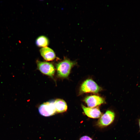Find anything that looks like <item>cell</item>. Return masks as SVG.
I'll return each mask as SVG.
<instances>
[{
  "mask_svg": "<svg viewBox=\"0 0 140 140\" xmlns=\"http://www.w3.org/2000/svg\"><path fill=\"white\" fill-rule=\"evenodd\" d=\"M38 69L43 73L53 78L55 73V69L53 65L51 63L37 61Z\"/></svg>",
  "mask_w": 140,
  "mask_h": 140,
  "instance_id": "4",
  "label": "cell"
},
{
  "mask_svg": "<svg viewBox=\"0 0 140 140\" xmlns=\"http://www.w3.org/2000/svg\"><path fill=\"white\" fill-rule=\"evenodd\" d=\"M83 101L88 107L90 108H95L105 102L103 98L95 95L87 96L84 98Z\"/></svg>",
  "mask_w": 140,
  "mask_h": 140,
  "instance_id": "6",
  "label": "cell"
},
{
  "mask_svg": "<svg viewBox=\"0 0 140 140\" xmlns=\"http://www.w3.org/2000/svg\"><path fill=\"white\" fill-rule=\"evenodd\" d=\"M75 61L65 59L57 64L56 68L58 76L65 78L69 75L72 67L76 64Z\"/></svg>",
  "mask_w": 140,
  "mask_h": 140,
  "instance_id": "1",
  "label": "cell"
},
{
  "mask_svg": "<svg viewBox=\"0 0 140 140\" xmlns=\"http://www.w3.org/2000/svg\"><path fill=\"white\" fill-rule=\"evenodd\" d=\"M101 88L93 80L88 79L85 81L80 87V95L88 93H97L101 90Z\"/></svg>",
  "mask_w": 140,
  "mask_h": 140,
  "instance_id": "2",
  "label": "cell"
},
{
  "mask_svg": "<svg viewBox=\"0 0 140 140\" xmlns=\"http://www.w3.org/2000/svg\"><path fill=\"white\" fill-rule=\"evenodd\" d=\"M38 111L43 116L48 117L54 115L56 111L54 102H47L41 104L38 108Z\"/></svg>",
  "mask_w": 140,
  "mask_h": 140,
  "instance_id": "3",
  "label": "cell"
},
{
  "mask_svg": "<svg viewBox=\"0 0 140 140\" xmlns=\"http://www.w3.org/2000/svg\"><path fill=\"white\" fill-rule=\"evenodd\" d=\"M82 108L85 114L88 117L92 118H97L102 115V113L97 107L90 108L87 107L83 105Z\"/></svg>",
  "mask_w": 140,
  "mask_h": 140,
  "instance_id": "7",
  "label": "cell"
},
{
  "mask_svg": "<svg viewBox=\"0 0 140 140\" xmlns=\"http://www.w3.org/2000/svg\"><path fill=\"white\" fill-rule=\"evenodd\" d=\"M36 43L38 46L43 48L47 47L49 44V41L46 37L42 36L38 38Z\"/></svg>",
  "mask_w": 140,
  "mask_h": 140,
  "instance_id": "10",
  "label": "cell"
},
{
  "mask_svg": "<svg viewBox=\"0 0 140 140\" xmlns=\"http://www.w3.org/2000/svg\"><path fill=\"white\" fill-rule=\"evenodd\" d=\"M139 128H140V119L139 120Z\"/></svg>",
  "mask_w": 140,
  "mask_h": 140,
  "instance_id": "12",
  "label": "cell"
},
{
  "mask_svg": "<svg viewBox=\"0 0 140 140\" xmlns=\"http://www.w3.org/2000/svg\"><path fill=\"white\" fill-rule=\"evenodd\" d=\"M40 53L44 59L47 61H51L54 60L56 57L54 51L48 47H43L40 50Z\"/></svg>",
  "mask_w": 140,
  "mask_h": 140,
  "instance_id": "8",
  "label": "cell"
},
{
  "mask_svg": "<svg viewBox=\"0 0 140 140\" xmlns=\"http://www.w3.org/2000/svg\"><path fill=\"white\" fill-rule=\"evenodd\" d=\"M56 112L61 113L66 111L67 109L66 103L63 99H58L54 102Z\"/></svg>",
  "mask_w": 140,
  "mask_h": 140,
  "instance_id": "9",
  "label": "cell"
},
{
  "mask_svg": "<svg viewBox=\"0 0 140 140\" xmlns=\"http://www.w3.org/2000/svg\"><path fill=\"white\" fill-rule=\"evenodd\" d=\"M79 140H93L89 137L85 136H83L80 138Z\"/></svg>",
  "mask_w": 140,
  "mask_h": 140,
  "instance_id": "11",
  "label": "cell"
},
{
  "mask_svg": "<svg viewBox=\"0 0 140 140\" xmlns=\"http://www.w3.org/2000/svg\"><path fill=\"white\" fill-rule=\"evenodd\" d=\"M115 116V113L110 110H108L100 117L97 125L100 127H107L114 121Z\"/></svg>",
  "mask_w": 140,
  "mask_h": 140,
  "instance_id": "5",
  "label": "cell"
}]
</instances>
